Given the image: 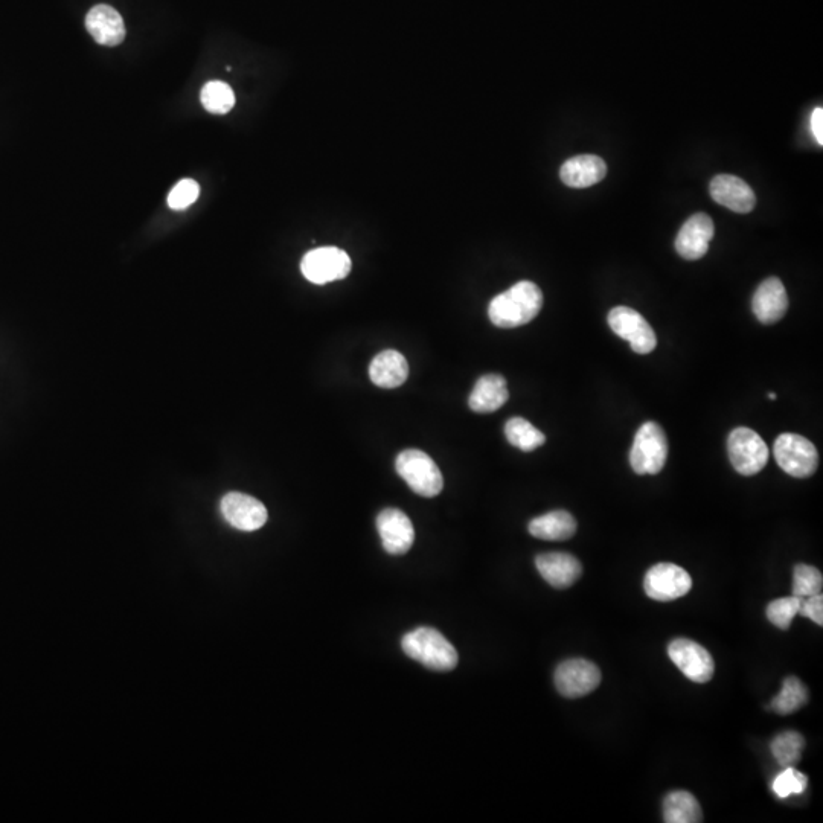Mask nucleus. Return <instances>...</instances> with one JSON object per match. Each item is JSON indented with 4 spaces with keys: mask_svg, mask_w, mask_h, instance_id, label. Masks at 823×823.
<instances>
[{
    "mask_svg": "<svg viewBox=\"0 0 823 823\" xmlns=\"http://www.w3.org/2000/svg\"><path fill=\"white\" fill-rule=\"evenodd\" d=\"M542 307L540 287L531 281H520L490 302L488 316L496 327L517 328L534 321Z\"/></svg>",
    "mask_w": 823,
    "mask_h": 823,
    "instance_id": "1",
    "label": "nucleus"
},
{
    "mask_svg": "<svg viewBox=\"0 0 823 823\" xmlns=\"http://www.w3.org/2000/svg\"><path fill=\"white\" fill-rule=\"evenodd\" d=\"M401 648L410 659L432 671H452L459 662L458 651L435 628L410 631L401 641Z\"/></svg>",
    "mask_w": 823,
    "mask_h": 823,
    "instance_id": "2",
    "label": "nucleus"
},
{
    "mask_svg": "<svg viewBox=\"0 0 823 823\" xmlns=\"http://www.w3.org/2000/svg\"><path fill=\"white\" fill-rule=\"evenodd\" d=\"M398 476L404 479L410 490L418 496H438L444 487L441 470L427 453L421 450H404L395 461Z\"/></svg>",
    "mask_w": 823,
    "mask_h": 823,
    "instance_id": "3",
    "label": "nucleus"
},
{
    "mask_svg": "<svg viewBox=\"0 0 823 823\" xmlns=\"http://www.w3.org/2000/svg\"><path fill=\"white\" fill-rule=\"evenodd\" d=\"M779 467L793 478H810L819 467V453L813 442L796 433L779 435L773 446Z\"/></svg>",
    "mask_w": 823,
    "mask_h": 823,
    "instance_id": "4",
    "label": "nucleus"
},
{
    "mask_svg": "<svg viewBox=\"0 0 823 823\" xmlns=\"http://www.w3.org/2000/svg\"><path fill=\"white\" fill-rule=\"evenodd\" d=\"M668 458V439L656 423L642 424L630 450V465L638 474H657Z\"/></svg>",
    "mask_w": 823,
    "mask_h": 823,
    "instance_id": "5",
    "label": "nucleus"
},
{
    "mask_svg": "<svg viewBox=\"0 0 823 823\" xmlns=\"http://www.w3.org/2000/svg\"><path fill=\"white\" fill-rule=\"evenodd\" d=\"M727 453L732 465L743 476H753L769 462V447L755 430L737 427L727 439Z\"/></svg>",
    "mask_w": 823,
    "mask_h": 823,
    "instance_id": "6",
    "label": "nucleus"
},
{
    "mask_svg": "<svg viewBox=\"0 0 823 823\" xmlns=\"http://www.w3.org/2000/svg\"><path fill=\"white\" fill-rule=\"evenodd\" d=\"M351 258L339 247H319L302 258L301 272L313 284H328L350 275Z\"/></svg>",
    "mask_w": 823,
    "mask_h": 823,
    "instance_id": "7",
    "label": "nucleus"
},
{
    "mask_svg": "<svg viewBox=\"0 0 823 823\" xmlns=\"http://www.w3.org/2000/svg\"><path fill=\"white\" fill-rule=\"evenodd\" d=\"M607 321L613 333L627 340L635 353L650 354L656 348V333L644 316L633 308L615 307L610 311Z\"/></svg>",
    "mask_w": 823,
    "mask_h": 823,
    "instance_id": "8",
    "label": "nucleus"
},
{
    "mask_svg": "<svg viewBox=\"0 0 823 823\" xmlns=\"http://www.w3.org/2000/svg\"><path fill=\"white\" fill-rule=\"evenodd\" d=\"M555 686L567 699H580L598 688L601 671L586 659L564 660L555 671Z\"/></svg>",
    "mask_w": 823,
    "mask_h": 823,
    "instance_id": "9",
    "label": "nucleus"
},
{
    "mask_svg": "<svg viewBox=\"0 0 823 823\" xmlns=\"http://www.w3.org/2000/svg\"><path fill=\"white\" fill-rule=\"evenodd\" d=\"M692 580L683 567L673 563H659L645 575L644 590L654 601H674L689 593Z\"/></svg>",
    "mask_w": 823,
    "mask_h": 823,
    "instance_id": "10",
    "label": "nucleus"
},
{
    "mask_svg": "<svg viewBox=\"0 0 823 823\" xmlns=\"http://www.w3.org/2000/svg\"><path fill=\"white\" fill-rule=\"evenodd\" d=\"M668 656L692 682L706 683L714 676V659L711 653L697 642L683 638L676 639L668 647Z\"/></svg>",
    "mask_w": 823,
    "mask_h": 823,
    "instance_id": "11",
    "label": "nucleus"
},
{
    "mask_svg": "<svg viewBox=\"0 0 823 823\" xmlns=\"http://www.w3.org/2000/svg\"><path fill=\"white\" fill-rule=\"evenodd\" d=\"M221 514L226 522L240 531L252 532L266 525L269 514L266 506L243 493H228L221 499Z\"/></svg>",
    "mask_w": 823,
    "mask_h": 823,
    "instance_id": "12",
    "label": "nucleus"
},
{
    "mask_svg": "<svg viewBox=\"0 0 823 823\" xmlns=\"http://www.w3.org/2000/svg\"><path fill=\"white\" fill-rule=\"evenodd\" d=\"M377 529L383 549L391 555H403L415 542V529L409 517L397 508H388L378 514Z\"/></svg>",
    "mask_w": 823,
    "mask_h": 823,
    "instance_id": "13",
    "label": "nucleus"
},
{
    "mask_svg": "<svg viewBox=\"0 0 823 823\" xmlns=\"http://www.w3.org/2000/svg\"><path fill=\"white\" fill-rule=\"evenodd\" d=\"M714 221L709 215L699 212L686 220L676 238V250L680 257L688 261L700 260L709 250L714 238Z\"/></svg>",
    "mask_w": 823,
    "mask_h": 823,
    "instance_id": "14",
    "label": "nucleus"
},
{
    "mask_svg": "<svg viewBox=\"0 0 823 823\" xmlns=\"http://www.w3.org/2000/svg\"><path fill=\"white\" fill-rule=\"evenodd\" d=\"M709 191L718 205L726 206L737 214H749L755 208V193L740 177L731 176V174L715 176Z\"/></svg>",
    "mask_w": 823,
    "mask_h": 823,
    "instance_id": "15",
    "label": "nucleus"
},
{
    "mask_svg": "<svg viewBox=\"0 0 823 823\" xmlns=\"http://www.w3.org/2000/svg\"><path fill=\"white\" fill-rule=\"evenodd\" d=\"M537 571L543 580L548 581L555 589H567L574 586L583 574V566L574 555L564 552H549L535 558Z\"/></svg>",
    "mask_w": 823,
    "mask_h": 823,
    "instance_id": "16",
    "label": "nucleus"
},
{
    "mask_svg": "<svg viewBox=\"0 0 823 823\" xmlns=\"http://www.w3.org/2000/svg\"><path fill=\"white\" fill-rule=\"evenodd\" d=\"M752 310L761 324L772 325L781 321L788 310V296L781 279L767 278L753 295Z\"/></svg>",
    "mask_w": 823,
    "mask_h": 823,
    "instance_id": "17",
    "label": "nucleus"
},
{
    "mask_svg": "<svg viewBox=\"0 0 823 823\" xmlns=\"http://www.w3.org/2000/svg\"><path fill=\"white\" fill-rule=\"evenodd\" d=\"M86 29L95 42L103 46H118L124 42L125 25L121 14L110 5H97L87 13Z\"/></svg>",
    "mask_w": 823,
    "mask_h": 823,
    "instance_id": "18",
    "label": "nucleus"
},
{
    "mask_svg": "<svg viewBox=\"0 0 823 823\" xmlns=\"http://www.w3.org/2000/svg\"><path fill=\"white\" fill-rule=\"evenodd\" d=\"M606 176V162L595 154H581V156L572 157L564 162L560 170L563 183L577 189L596 185Z\"/></svg>",
    "mask_w": 823,
    "mask_h": 823,
    "instance_id": "19",
    "label": "nucleus"
},
{
    "mask_svg": "<svg viewBox=\"0 0 823 823\" xmlns=\"http://www.w3.org/2000/svg\"><path fill=\"white\" fill-rule=\"evenodd\" d=\"M510 398L508 383L499 374L482 375L468 398V406L478 414H493Z\"/></svg>",
    "mask_w": 823,
    "mask_h": 823,
    "instance_id": "20",
    "label": "nucleus"
},
{
    "mask_svg": "<svg viewBox=\"0 0 823 823\" xmlns=\"http://www.w3.org/2000/svg\"><path fill=\"white\" fill-rule=\"evenodd\" d=\"M369 377L378 388H398L409 377V363L406 357L398 351H382L372 360L369 366Z\"/></svg>",
    "mask_w": 823,
    "mask_h": 823,
    "instance_id": "21",
    "label": "nucleus"
},
{
    "mask_svg": "<svg viewBox=\"0 0 823 823\" xmlns=\"http://www.w3.org/2000/svg\"><path fill=\"white\" fill-rule=\"evenodd\" d=\"M529 534L548 542H563L574 537L577 532V520L567 511L557 510L543 514L531 520L528 526Z\"/></svg>",
    "mask_w": 823,
    "mask_h": 823,
    "instance_id": "22",
    "label": "nucleus"
},
{
    "mask_svg": "<svg viewBox=\"0 0 823 823\" xmlns=\"http://www.w3.org/2000/svg\"><path fill=\"white\" fill-rule=\"evenodd\" d=\"M663 820L667 823H699L703 820L702 808L689 791H673L663 801Z\"/></svg>",
    "mask_w": 823,
    "mask_h": 823,
    "instance_id": "23",
    "label": "nucleus"
},
{
    "mask_svg": "<svg viewBox=\"0 0 823 823\" xmlns=\"http://www.w3.org/2000/svg\"><path fill=\"white\" fill-rule=\"evenodd\" d=\"M505 436L511 446L517 447L522 452H534L546 442V436L537 427L520 417L511 418L505 424Z\"/></svg>",
    "mask_w": 823,
    "mask_h": 823,
    "instance_id": "24",
    "label": "nucleus"
},
{
    "mask_svg": "<svg viewBox=\"0 0 823 823\" xmlns=\"http://www.w3.org/2000/svg\"><path fill=\"white\" fill-rule=\"evenodd\" d=\"M808 702V691L798 677H788L784 680L782 691L772 702V709L779 715H790L798 712Z\"/></svg>",
    "mask_w": 823,
    "mask_h": 823,
    "instance_id": "25",
    "label": "nucleus"
},
{
    "mask_svg": "<svg viewBox=\"0 0 823 823\" xmlns=\"http://www.w3.org/2000/svg\"><path fill=\"white\" fill-rule=\"evenodd\" d=\"M200 101L209 113L226 115L235 106V93L229 84L223 81H209L200 93Z\"/></svg>",
    "mask_w": 823,
    "mask_h": 823,
    "instance_id": "26",
    "label": "nucleus"
},
{
    "mask_svg": "<svg viewBox=\"0 0 823 823\" xmlns=\"http://www.w3.org/2000/svg\"><path fill=\"white\" fill-rule=\"evenodd\" d=\"M804 747V737L795 731L782 732L770 744L773 756L782 767H795L801 761Z\"/></svg>",
    "mask_w": 823,
    "mask_h": 823,
    "instance_id": "27",
    "label": "nucleus"
},
{
    "mask_svg": "<svg viewBox=\"0 0 823 823\" xmlns=\"http://www.w3.org/2000/svg\"><path fill=\"white\" fill-rule=\"evenodd\" d=\"M801 601L802 598H798V596L795 595L775 599V601H772V603L767 606V618H769V621L772 622L775 627L781 628V630H788L791 621L795 619L796 615H799Z\"/></svg>",
    "mask_w": 823,
    "mask_h": 823,
    "instance_id": "28",
    "label": "nucleus"
},
{
    "mask_svg": "<svg viewBox=\"0 0 823 823\" xmlns=\"http://www.w3.org/2000/svg\"><path fill=\"white\" fill-rule=\"evenodd\" d=\"M823 578L816 567L808 564H798L795 567V581H793V595L798 598H808V596L822 593Z\"/></svg>",
    "mask_w": 823,
    "mask_h": 823,
    "instance_id": "29",
    "label": "nucleus"
},
{
    "mask_svg": "<svg viewBox=\"0 0 823 823\" xmlns=\"http://www.w3.org/2000/svg\"><path fill=\"white\" fill-rule=\"evenodd\" d=\"M808 778L804 773L798 772L793 767H785L784 772L779 773L773 781V791L781 799L790 798L793 795H802L807 790Z\"/></svg>",
    "mask_w": 823,
    "mask_h": 823,
    "instance_id": "30",
    "label": "nucleus"
},
{
    "mask_svg": "<svg viewBox=\"0 0 823 823\" xmlns=\"http://www.w3.org/2000/svg\"><path fill=\"white\" fill-rule=\"evenodd\" d=\"M200 186L196 180L183 179L171 189L168 206L174 211H183L199 199Z\"/></svg>",
    "mask_w": 823,
    "mask_h": 823,
    "instance_id": "31",
    "label": "nucleus"
},
{
    "mask_svg": "<svg viewBox=\"0 0 823 823\" xmlns=\"http://www.w3.org/2000/svg\"><path fill=\"white\" fill-rule=\"evenodd\" d=\"M799 615L805 616V618H810L811 621L816 622L817 625H820V627H822V625H823V596H822V593H819V595L808 596V598H802L801 609H799Z\"/></svg>",
    "mask_w": 823,
    "mask_h": 823,
    "instance_id": "32",
    "label": "nucleus"
},
{
    "mask_svg": "<svg viewBox=\"0 0 823 823\" xmlns=\"http://www.w3.org/2000/svg\"><path fill=\"white\" fill-rule=\"evenodd\" d=\"M811 130H813L814 138H816L817 144L822 147L823 145V109L822 107H817L814 109L813 115H811Z\"/></svg>",
    "mask_w": 823,
    "mask_h": 823,
    "instance_id": "33",
    "label": "nucleus"
},
{
    "mask_svg": "<svg viewBox=\"0 0 823 823\" xmlns=\"http://www.w3.org/2000/svg\"><path fill=\"white\" fill-rule=\"evenodd\" d=\"M769 398H770V400H776V394H775V392H770V394H769Z\"/></svg>",
    "mask_w": 823,
    "mask_h": 823,
    "instance_id": "34",
    "label": "nucleus"
}]
</instances>
